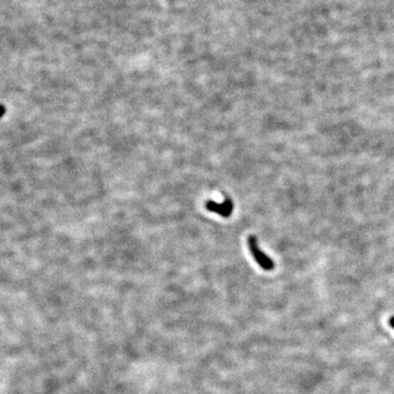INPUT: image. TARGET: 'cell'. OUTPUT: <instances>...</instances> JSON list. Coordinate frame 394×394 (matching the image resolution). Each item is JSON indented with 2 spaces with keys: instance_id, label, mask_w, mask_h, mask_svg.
I'll use <instances>...</instances> for the list:
<instances>
[{
  "instance_id": "cell-1",
  "label": "cell",
  "mask_w": 394,
  "mask_h": 394,
  "mask_svg": "<svg viewBox=\"0 0 394 394\" xmlns=\"http://www.w3.org/2000/svg\"><path fill=\"white\" fill-rule=\"evenodd\" d=\"M247 245H249V249H250L252 256L254 257V259L256 260V263L258 264L260 269H263L264 271H268V272L274 270V268H275L274 260L266 255L263 251H260L259 246L257 244L256 237L250 236L249 239H247Z\"/></svg>"
},
{
  "instance_id": "cell-2",
  "label": "cell",
  "mask_w": 394,
  "mask_h": 394,
  "mask_svg": "<svg viewBox=\"0 0 394 394\" xmlns=\"http://www.w3.org/2000/svg\"><path fill=\"white\" fill-rule=\"evenodd\" d=\"M206 208H207V211H209V212L216 213V214L220 215L221 217L228 218V217H230L231 214H232L233 204H232V201L229 199V197H226L222 204H218V203H216L214 201H207Z\"/></svg>"
},
{
  "instance_id": "cell-3",
  "label": "cell",
  "mask_w": 394,
  "mask_h": 394,
  "mask_svg": "<svg viewBox=\"0 0 394 394\" xmlns=\"http://www.w3.org/2000/svg\"><path fill=\"white\" fill-rule=\"evenodd\" d=\"M389 324H390V326H391L392 329H394V316L390 317V320H389Z\"/></svg>"
}]
</instances>
